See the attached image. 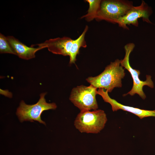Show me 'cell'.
Listing matches in <instances>:
<instances>
[{
    "label": "cell",
    "instance_id": "obj_11",
    "mask_svg": "<svg viewBox=\"0 0 155 155\" xmlns=\"http://www.w3.org/2000/svg\"><path fill=\"white\" fill-rule=\"evenodd\" d=\"M101 0H86L89 4V7L87 13L82 17L85 18L88 21H90L96 18L99 9Z\"/></svg>",
    "mask_w": 155,
    "mask_h": 155
},
{
    "label": "cell",
    "instance_id": "obj_4",
    "mask_svg": "<svg viewBox=\"0 0 155 155\" xmlns=\"http://www.w3.org/2000/svg\"><path fill=\"white\" fill-rule=\"evenodd\" d=\"M132 1L123 0L101 1L96 19L117 23L133 6Z\"/></svg>",
    "mask_w": 155,
    "mask_h": 155
},
{
    "label": "cell",
    "instance_id": "obj_10",
    "mask_svg": "<svg viewBox=\"0 0 155 155\" xmlns=\"http://www.w3.org/2000/svg\"><path fill=\"white\" fill-rule=\"evenodd\" d=\"M7 38L12 49L19 58L28 60L35 57V54L38 51L44 48L39 44L38 47H28L13 36H8Z\"/></svg>",
    "mask_w": 155,
    "mask_h": 155
},
{
    "label": "cell",
    "instance_id": "obj_2",
    "mask_svg": "<svg viewBox=\"0 0 155 155\" xmlns=\"http://www.w3.org/2000/svg\"><path fill=\"white\" fill-rule=\"evenodd\" d=\"M125 75V70L120 65V60L117 59L111 62L100 74L89 77L86 80L97 88H103L110 92L115 88L122 87V80Z\"/></svg>",
    "mask_w": 155,
    "mask_h": 155
},
{
    "label": "cell",
    "instance_id": "obj_3",
    "mask_svg": "<svg viewBox=\"0 0 155 155\" xmlns=\"http://www.w3.org/2000/svg\"><path fill=\"white\" fill-rule=\"evenodd\" d=\"M107 120L102 110L83 111L77 115L74 125L81 133H98L104 128Z\"/></svg>",
    "mask_w": 155,
    "mask_h": 155
},
{
    "label": "cell",
    "instance_id": "obj_7",
    "mask_svg": "<svg viewBox=\"0 0 155 155\" xmlns=\"http://www.w3.org/2000/svg\"><path fill=\"white\" fill-rule=\"evenodd\" d=\"M97 94V88L92 85L88 86L82 85L72 89L69 99L80 111L94 110L98 108Z\"/></svg>",
    "mask_w": 155,
    "mask_h": 155
},
{
    "label": "cell",
    "instance_id": "obj_5",
    "mask_svg": "<svg viewBox=\"0 0 155 155\" xmlns=\"http://www.w3.org/2000/svg\"><path fill=\"white\" fill-rule=\"evenodd\" d=\"M135 46L133 43H129L126 44L124 48L125 52L124 57L120 60V65L125 69H127L130 73L133 80V86L131 90L127 93L124 94L123 96L128 94L133 96L135 94H138L143 99H145L146 95L143 89L144 86H147L151 88L154 87V84L151 79V76L146 75V80L145 81L141 80L139 76L140 72L139 70L133 69L129 63V56L131 53Z\"/></svg>",
    "mask_w": 155,
    "mask_h": 155
},
{
    "label": "cell",
    "instance_id": "obj_6",
    "mask_svg": "<svg viewBox=\"0 0 155 155\" xmlns=\"http://www.w3.org/2000/svg\"><path fill=\"white\" fill-rule=\"evenodd\" d=\"M46 94V93H41L38 101L34 104H27L24 101H21L16 113L20 122L25 121L34 122L36 121L46 125L45 122L41 120V114L44 111L54 110L57 107L55 103H49L46 102L45 98Z\"/></svg>",
    "mask_w": 155,
    "mask_h": 155
},
{
    "label": "cell",
    "instance_id": "obj_12",
    "mask_svg": "<svg viewBox=\"0 0 155 155\" xmlns=\"http://www.w3.org/2000/svg\"><path fill=\"white\" fill-rule=\"evenodd\" d=\"M0 52L1 53H8L16 55L11 47L7 37L0 34Z\"/></svg>",
    "mask_w": 155,
    "mask_h": 155
},
{
    "label": "cell",
    "instance_id": "obj_1",
    "mask_svg": "<svg viewBox=\"0 0 155 155\" xmlns=\"http://www.w3.org/2000/svg\"><path fill=\"white\" fill-rule=\"evenodd\" d=\"M88 29V26H86L82 34L75 40L67 37H58L50 39L40 44L53 53L69 56V63H74L80 48L87 46L85 37Z\"/></svg>",
    "mask_w": 155,
    "mask_h": 155
},
{
    "label": "cell",
    "instance_id": "obj_8",
    "mask_svg": "<svg viewBox=\"0 0 155 155\" xmlns=\"http://www.w3.org/2000/svg\"><path fill=\"white\" fill-rule=\"evenodd\" d=\"M151 11L147 3L142 1L140 5L133 6L125 15L119 19L117 23L119 27L126 29H129L127 25L132 24L138 26V20L140 18H142L144 22L152 23L149 19Z\"/></svg>",
    "mask_w": 155,
    "mask_h": 155
},
{
    "label": "cell",
    "instance_id": "obj_9",
    "mask_svg": "<svg viewBox=\"0 0 155 155\" xmlns=\"http://www.w3.org/2000/svg\"><path fill=\"white\" fill-rule=\"evenodd\" d=\"M107 90L100 88L97 90V94L101 96L104 101L109 103L113 111L122 110L132 113L138 116L140 119L149 117H155V110H148L142 109L122 104L109 96Z\"/></svg>",
    "mask_w": 155,
    "mask_h": 155
}]
</instances>
